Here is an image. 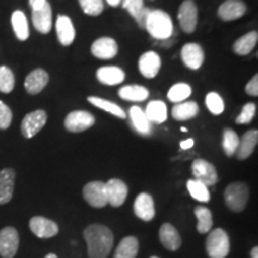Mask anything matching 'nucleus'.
<instances>
[{"label": "nucleus", "instance_id": "obj_1", "mask_svg": "<svg viewBox=\"0 0 258 258\" xmlns=\"http://www.w3.org/2000/svg\"><path fill=\"white\" fill-rule=\"evenodd\" d=\"M90 258H106L114 245V234L104 225L92 224L84 231Z\"/></svg>", "mask_w": 258, "mask_h": 258}, {"label": "nucleus", "instance_id": "obj_2", "mask_svg": "<svg viewBox=\"0 0 258 258\" xmlns=\"http://www.w3.org/2000/svg\"><path fill=\"white\" fill-rule=\"evenodd\" d=\"M145 29L156 40H167L173 34L172 19L163 10H151Z\"/></svg>", "mask_w": 258, "mask_h": 258}, {"label": "nucleus", "instance_id": "obj_3", "mask_svg": "<svg viewBox=\"0 0 258 258\" xmlns=\"http://www.w3.org/2000/svg\"><path fill=\"white\" fill-rule=\"evenodd\" d=\"M225 203L232 212L240 213L246 207L250 198V189L243 182L231 183L225 190Z\"/></svg>", "mask_w": 258, "mask_h": 258}, {"label": "nucleus", "instance_id": "obj_4", "mask_svg": "<svg viewBox=\"0 0 258 258\" xmlns=\"http://www.w3.org/2000/svg\"><path fill=\"white\" fill-rule=\"evenodd\" d=\"M231 249L230 238L222 228H215L206 240V250L211 258H225Z\"/></svg>", "mask_w": 258, "mask_h": 258}, {"label": "nucleus", "instance_id": "obj_5", "mask_svg": "<svg viewBox=\"0 0 258 258\" xmlns=\"http://www.w3.org/2000/svg\"><path fill=\"white\" fill-rule=\"evenodd\" d=\"M83 195L85 201L91 207L103 208L108 205L105 183L101 182V180H95V182L88 183V184L84 186Z\"/></svg>", "mask_w": 258, "mask_h": 258}, {"label": "nucleus", "instance_id": "obj_6", "mask_svg": "<svg viewBox=\"0 0 258 258\" xmlns=\"http://www.w3.org/2000/svg\"><path fill=\"white\" fill-rule=\"evenodd\" d=\"M198 6L194 0H184L179 6L178 21L182 30L192 34L198 27Z\"/></svg>", "mask_w": 258, "mask_h": 258}, {"label": "nucleus", "instance_id": "obj_7", "mask_svg": "<svg viewBox=\"0 0 258 258\" xmlns=\"http://www.w3.org/2000/svg\"><path fill=\"white\" fill-rule=\"evenodd\" d=\"M47 123V114L44 110H35L25 115L21 124L22 135L25 139L34 138Z\"/></svg>", "mask_w": 258, "mask_h": 258}, {"label": "nucleus", "instance_id": "obj_8", "mask_svg": "<svg viewBox=\"0 0 258 258\" xmlns=\"http://www.w3.org/2000/svg\"><path fill=\"white\" fill-rule=\"evenodd\" d=\"M95 124V117L85 110L70 112L64 118V128L71 133H82Z\"/></svg>", "mask_w": 258, "mask_h": 258}, {"label": "nucleus", "instance_id": "obj_9", "mask_svg": "<svg viewBox=\"0 0 258 258\" xmlns=\"http://www.w3.org/2000/svg\"><path fill=\"white\" fill-rule=\"evenodd\" d=\"M192 175L196 180L201 182L206 186L215 185L218 182V172L212 163L205 159H195L191 165Z\"/></svg>", "mask_w": 258, "mask_h": 258}, {"label": "nucleus", "instance_id": "obj_10", "mask_svg": "<svg viewBox=\"0 0 258 258\" xmlns=\"http://www.w3.org/2000/svg\"><path fill=\"white\" fill-rule=\"evenodd\" d=\"M19 247V234L15 227L8 226L0 230V256L14 258Z\"/></svg>", "mask_w": 258, "mask_h": 258}, {"label": "nucleus", "instance_id": "obj_11", "mask_svg": "<svg viewBox=\"0 0 258 258\" xmlns=\"http://www.w3.org/2000/svg\"><path fill=\"white\" fill-rule=\"evenodd\" d=\"M30 231L41 239L53 238L59 233V226L55 221L44 217H34L29 221Z\"/></svg>", "mask_w": 258, "mask_h": 258}, {"label": "nucleus", "instance_id": "obj_12", "mask_svg": "<svg viewBox=\"0 0 258 258\" xmlns=\"http://www.w3.org/2000/svg\"><path fill=\"white\" fill-rule=\"evenodd\" d=\"M180 56H182L183 63L188 69L196 71L202 66L203 61H205V51L199 43H186L182 48L180 51Z\"/></svg>", "mask_w": 258, "mask_h": 258}, {"label": "nucleus", "instance_id": "obj_13", "mask_svg": "<svg viewBox=\"0 0 258 258\" xmlns=\"http://www.w3.org/2000/svg\"><path fill=\"white\" fill-rule=\"evenodd\" d=\"M106 196H108V203L112 207H121L123 205L128 195V186L123 180L112 178L105 183Z\"/></svg>", "mask_w": 258, "mask_h": 258}, {"label": "nucleus", "instance_id": "obj_14", "mask_svg": "<svg viewBox=\"0 0 258 258\" xmlns=\"http://www.w3.org/2000/svg\"><path fill=\"white\" fill-rule=\"evenodd\" d=\"M245 14H246V4L241 0H226L219 6L218 10V16L225 22L239 19Z\"/></svg>", "mask_w": 258, "mask_h": 258}, {"label": "nucleus", "instance_id": "obj_15", "mask_svg": "<svg viewBox=\"0 0 258 258\" xmlns=\"http://www.w3.org/2000/svg\"><path fill=\"white\" fill-rule=\"evenodd\" d=\"M161 66L160 56L156 51H146L138 61V67L145 78L152 79L159 73Z\"/></svg>", "mask_w": 258, "mask_h": 258}, {"label": "nucleus", "instance_id": "obj_16", "mask_svg": "<svg viewBox=\"0 0 258 258\" xmlns=\"http://www.w3.org/2000/svg\"><path fill=\"white\" fill-rule=\"evenodd\" d=\"M134 213L139 219L144 221H151L156 215L153 198L147 192L139 194L134 202Z\"/></svg>", "mask_w": 258, "mask_h": 258}, {"label": "nucleus", "instance_id": "obj_17", "mask_svg": "<svg viewBox=\"0 0 258 258\" xmlns=\"http://www.w3.org/2000/svg\"><path fill=\"white\" fill-rule=\"evenodd\" d=\"M118 51V46L116 41L111 37H101L95 41L91 46V53L93 56L102 60H110L116 56Z\"/></svg>", "mask_w": 258, "mask_h": 258}, {"label": "nucleus", "instance_id": "obj_18", "mask_svg": "<svg viewBox=\"0 0 258 258\" xmlns=\"http://www.w3.org/2000/svg\"><path fill=\"white\" fill-rule=\"evenodd\" d=\"M32 24L41 34H48L51 30V6L48 2L40 9L32 10Z\"/></svg>", "mask_w": 258, "mask_h": 258}, {"label": "nucleus", "instance_id": "obj_19", "mask_svg": "<svg viewBox=\"0 0 258 258\" xmlns=\"http://www.w3.org/2000/svg\"><path fill=\"white\" fill-rule=\"evenodd\" d=\"M16 172L14 169H3L0 171V205H6L12 200L15 189Z\"/></svg>", "mask_w": 258, "mask_h": 258}, {"label": "nucleus", "instance_id": "obj_20", "mask_svg": "<svg viewBox=\"0 0 258 258\" xmlns=\"http://www.w3.org/2000/svg\"><path fill=\"white\" fill-rule=\"evenodd\" d=\"M55 28L57 40L64 47L71 46L76 38V30H74V25L71 18L64 15H59L56 18Z\"/></svg>", "mask_w": 258, "mask_h": 258}, {"label": "nucleus", "instance_id": "obj_21", "mask_svg": "<svg viewBox=\"0 0 258 258\" xmlns=\"http://www.w3.org/2000/svg\"><path fill=\"white\" fill-rule=\"evenodd\" d=\"M49 82V76L44 70H34L27 76L24 82V88L29 95H37L47 86Z\"/></svg>", "mask_w": 258, "mask_h": 258}, {"label": "nucleus", "instance_id": "obj_22", "mask_svg": "<svg viewBox=\"0 0 258 258\" xmlns=\"http://www.w3.org/2000/svg\"><path fill=\"white\" fill-rule=\"evenodd\" d=\"M122 8L131 14L140 28L145 29L147 17L150 15L151 9L144 5V0H122Z\"/></svg>", "mask_w": 258, "mask_h": 258}, {"label": "nucleus", "instance_id": "obj_23", "mask_svg": "<svg viewBox=\"0 0 258 258\" xmlns=\"http://www.w3.org/2000/svg\"><path fill=\"white\" fill-rule=\"evenodd\" d=\"M159 238L161 244L165 249L170 251H177L182 245V238L176 230L175 226L171 224H163L159 230Z\"/></svg>", "mask_w": 258, "mask_h": 258}, {"label": "nucleus", "instance_id": "obj_24", "mask_svg": "<svg viewBox=\"0 0 258 258\" xmlns=\"http://www.w3.org/2000/svg\"><path fill=\"white\" fill-rule=\"evenodd\" d=\"M258 143V132L256 129H251L247 131L246 133L243 135V138L239 139V145L237 148V158L239 160L247 159L251 154L253 153L254 148L257 146Z\"/></svg>", "mask_w": 258, "mask_h": 258}, {"label": "nucleus", "instance_id": "obj_25", "mask_svg": "<svg viewBox=\"0 0 258 258\" xmlns=\"http://www.w3.org/2000/svg\"><path fill=\"white\" fill-rule=\"evenodd\" d=\"M97 79L104 85H118L123 82L125 78V73L123 70L116 66H104L97 70Z\"/></svg>", "mask_w": 258, "mask_h": 258}, {"label": "nucleus", "instance_id": "obj_26", "mask_svg": "<svg viewBox=\"0 0 258 258\" xmlns=\"http://www.w3.org/2000/svg\"><path fill=\"white\" fill-rule=\"evenodd\" d=\"M258 41V32L257 31H250L247 34L243 35V36L238 38L233 43V51L235 54L240 56H245L250 54L256 47Z\"/></svg>", "mask_w": 258, "mask_h": 258}, {"label": "nucleus", "instance_id": "obj_27", "mask_svg": "<svg viewBox=\"0 0 258 258\" xmlns=\"http://www.w3.org/2000/svg\"><path fill=\"white\" fill-rule=\"evenodd\" d=\"M199 105L194 101L177 103L172 108V117L176 121H186L199 114Z\"/></svg>", "mask_w": 258, "mask_h": 258}, {"label": "nucleus", "instance_id": "obj_28", "mask_svg": "<svg viewBox=\"0 0 258 258\" xmlns=\"http://www.w3.org/2000/svg\"><path fill=\"white\" fill-rule=\"evenodd\" d=\"M120 98L129 102H144L150 96L148 90L141 85H125L118 90Z\"/></svg>", "mask_w": 258, "mask_h": 258}, {"label": "nucleus", "instance_id": "obj_29", "mask_svg": "<svg viewBox=\"0 0 258 258\" xmlns=\"http://www.w3.org/2000/svg\"><path fill=\"white\" fill-rule=\"evenodd\" d=\"M129 115H131L132 123H133L134 128L137 129V132L141 135H150L151 134V122L148 121V118L145 115V111L140 106H132L131 110H129Z\"/></svg>", "mask_w": 258, "mask_h": 258}, {"label": "nucleus", "instance_id": "obj_30", "mask_svg": "<svg viewBox=\"0 0 258 258\" xmlns=\"http://www.w3.org/2000/svg\"><path fill=\"white\" fill-rule=\"evenodd\" d=\"M145 115L148 118V121L153 123L161 124L166 121L167 118V108L166 104L163 101H152L146 106Z\"/></svg>", "mask_w": 258, "mask_h": 258}, {"label": "nucleus", "instance_id": "obj_31", "mask_svg": "<svg viewBox=\"0 0 258 258\" xmlns=\"http://www.w3.org/2000/svg\"><path fill=\"white\" fill-rule=\"evenodd\" d=\"M139 252V241L133 235L123 238L116 247L114 258H135Z\"/></svg>", "mask_w": 258, "mask_h": 258}, {"label": "nucleus", "instance_id": "obj_32", "mask_svg": "<svg viewBox=\"0 0 258 258\" xmlns=\"http://www.w3.org/2000/svg\"><path fill=\"white\" fill-rule=\"evenodd\" d=\"M11 24L16 37L19 41H27L29 38V24L24 12L16 10L11 16Z\"/></svg>", "mask_w": 258, "mask_h": 258}, {"label": "nucleus", "instance_id": "obj_33", "mask_svg": "<svg viewBox=\"0 0 258 258\" xmlns=\"http://www.w3.org/2000/svg\"><path fill=\"white\" fill-rule=\"evenodd\" d=\"M88 102L90 103V104L97 106L98 109H102V110H104L106 112H109V114L116 116V117H120V118L127 117V114H125V111L121 108L120 105L115 104L114 102L108 101V99L101 98V97L92 96V97H88Z\"/></svg>", "mask_w": 258, "mask_h": 258}, {"label": "nucleus", "instance_id": "obj_34", "mask_svg": "<svg viewBox=\"0 0 258 258\" xmlns=\"http://www.w3.org/2000/svg\"><path fill=\"white\" fill-rule=\"evenodd\" d=\"M196 218H198V231L199 233L206 234L208 233L209 231L212 230L213 227V215L212 212L209 211L207 207H202V206H199V207L195 208Z\"/></svg>", "mask_w": 258, "mask_h": 258}, {"label": "nucleus", "instance_id": "obj_35", "mask_svg": "<svg viewBox=\"0 0 258 258\" xmlns=\"http://www.w3.org/2000/svg\"><path fill=\"white\" fill-rule=\"evenodd\" d=\"M186 188L192 199L200 202H209L211 201V194H209L208 186L196 179H189L186 183Z\"/></svg>", "mask_w": 258, "mask_h": 258}, {"label": "nucleus", "instance_id": "obj_36", "mask_svg": "<svg viewBox=\"0 0 258 258\" xmlns=\"http://www.w3.org/2000/svg\"><path fill=\"white\" fill-rule=\"evenodd\" d=\"M238 145H239V137L233 129L226 128L222 134V148H224L226 156L232 157L237 152Z\"/></svg>", "mask_w": 258, "mask_h": 258}, {"label": "nucleus", "instance_id": "obj_37", "mask_svg": "<svg viewBox=\"0 0 258 258\" xmlns=\"http://www.w3.org/2000/svg\"><path fill=\"white\" fill-rule=\"evenodd\" d=\"M191 95V88L190 85L185 83H178L173 85L172 88L167 92V98L172 103H182L183 101H186Z\"/></svg>", "mask_w": 258, "mask_h": 258}, {"label": "nucleus", "instance_id": "obj_38", "mask_svg": "<svg viewBox=\"0 0 258 258\" xmlns=\"http://www.w3.org/2000/svg\"><path fill=\"white\" fill-rule=\"evenodd\" d=\"M15 89V76L8 66H0V92L10 93Z\"/></svg>", "mask_w": 258, "mask_h": 258}, {"label": "nucleus", "instance_id": "obj_39", "mask_svg": "<svg viewBox=\"0 0 258 258\" xmlns=\"http://www.w3.org/2000/svg\"><path fill=\"white\" fill-rule=\"evenodd\" d=\"M206 105L213 115H221L225 110L224 99L217 92H209L206 96Z\"/></svg>", "mask_w": 258, "mask_h": 258}, {"label": "nucleus", "instance_id": "obj_40", "mask_svg": "<svg viewBox=\"0 0 258 258\" xmlns=\"http://www.w3.org/2000/svg\"><path fill=\"white\" fill-rule=\"evenodd\" d=\"M80 8L86 15L89 16H99L103 12L104 9V4L103 0H78Z\"/></svg>", "mask_w": 258, "mask_h": 258}, {"label": "nucleus", "instance_id": "obj_41", "mask_svg": "<svg viewBox=\"0 0 258 258\" xmlns=\"http://www.w3.org/2000/svg\"><path fill=\"white\" fill-rule=\"evenodd\" d=\"M257 106L254 103H246L241 109L240 115L235 118V123L237 124H249L252 118L256 115Z\"/></svg>", "mask_w": 258, "mask_h": 258}, {"label": "nucleus", "instance_id": "obj_42", "mask_svg": "<svg viewBox=\"0 0 258 258\" xmlns=\"http://www.w3.org/2000/svg\"><path fill=\"white\" fill-rule=\"evenodd\" d=\"M12 111L4 102L0 101V129L5 131L11 125Z\"/></svg>", "mask_w": 258, "mask_h": 258}, {"label": "nucleus", "instance_id": "obj_43", "mask_svg": "<svg viewBox=\"0 0 258 258\" xmlns=\"http://www.w3.org/2000/svg\"><path fill=\"white\" fill-rule=\"evenodd\" d=\"M245 91L251 97H257L258 96V76L254 74V76L251 78L249 83L246 84V88H245Z\"/></svg>", "mask_w": 258, "mask_h": 258}, {"label": "nucleus", "instance_id": "obj_44", "mask_svg": "<svg viewBox=\"0 0 258 258\" xmlns=\"http://www.w3.org/2000/svg\"><path fill=\"white\" fill-rule=\"evenodd\" d=\"M46 2L47 0H29V5L31 6L32 10H36V9L42 8Z\"/></svg>", "mask_w": 258, "mask_h": 258}, {"label": "nucleus", "instance_id": "obj_45", "mask_svg": "<svg viewBox=\"0 0 258 258\" xmlns=\"http://www.w3.org/2000/svg\"><path fill=\"white\" fill-rule=\"evenodd\" d=\"M194 146V139H186V140H183L180 143V148L182 150H189Z\"/></svg>", "mask_w": 258, "mask_h": 258}, {"label": "nucleus", "instance_id": "obj_46", "mask_svg": "<svg viewBox=\"0 0 258 258\" xmlns=\"http://www.w3.org/2000/svg\"><path fill=\"white\" fill-rule=\"evenodd\" d=\"M121 2L122 0H106V3H108L110 6H112V8H116V6L120 5Z\"/></svg>", "mask_w": 258, "mask_h": 258}, {"label": "nucleus", "instance_id": "obj_47", "mask_svg": "<svg viewBox=\"0 0 258 258\" xmlns=\"http://www.w3.org/2000/svg\"><path fill=\"white\" fill-rule=\"evenodd\" d=\"M251 258H258V247L254 246L252 250H251Z\"/></svg>", "mask_w": 258, "mask_h": 258}, {"label": "nucleus", "instance_id": "obj_48", "mask_svg": "<svg viewBox=\"0 0 258 258\" xmlns=\"http://www.w3.org/2000/svg\"><path fill=\"white\" fill-rule=\"evenodd\" d=\"M44 258H59V257H57L56 254H54V253H48Z\"/></svg>", "mask_w": 258, "mask_h": 258}, {"label": "nucleus", "instance_id": "obj_49", "mask_svg": "<svg viewBox=\"0 0 258 258\" xmlns=\"http://www.w3.org/2000/svg\"><path fill=\"white\" fill-rule=\"evenodd\" d=\"M180 131H182L183 133H185V132H188V128H185V127H182V128H180Z\"/></svg>", "mask_w": 258, "mask_h": 258}, {"label": "nucleus", "instance_id": "obj_50", "mask_svg": "<svg viewBox=\"0 0 258 258\" xmlns=\"http://www.w3.org/2000/svg\"><path fill=\"white\" fill-rule=\"evenodd\" d=\"M151 258H158V257H151Z\"/></svg>", "mask_w": 258, "mask_h": 258}]
</instances>
